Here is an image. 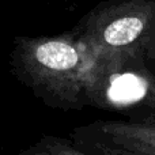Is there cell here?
<instances>
[{
  "label": "cell",
  "instance_id": "1",
  "mask_svg": "<svg viewBox=\"0 0 155 155\" xmlns=\"http://www.w3.org/2000/svg\"><path fill=\"white\" fill-rule=\"evenodd\" d=\"M94 57L74 30L56 35H16L11 72L35 98L64 112L87 107V80Z\"/></svg>",
  "mask_w": 155,
  "mask_h": 155
},
{
  "label": "cell",
  "instance_id": "2",
  "mask_svg": "<svg viewBox=\"0 0 155 155\" xmlns=\"http://www.w3.org/2000/svg\"><path fill=\"white\" fill-rule=\"evenodd\" d=\"M72 30L94 59L146 54L155 38V0H104Z\"/></svg>",
  "mask_w": 155,
  "mask_h": 155
},
{
  "label": "cell",
  "instance_id": "3",
  "mask_svg": "<svg viewBox=\"0 0 155 155\" xmlns=\"http://www.w3.org/2000/svg\"><path fill=\"white\" fill-rule=\"evenodd\" d=\"M87 105L132 121H155V67L144 53L94 59Z\"/></svg>",
  "mask_w": 155,
  "mask_h": 155
},
{
  "label": "cell",
  "instance_id": "4",
  "mask_svg": "<svg viewBox=\"0 0 155 155\" xmlns=\"http://www.w3.org/2000/svg\"><path fill=\"white\" fill-rule=\"evenodd\" d=\"M70 139L90 155H155V121L95 120L74 128Z\"/></svg>",
  "mask_w": 155,
  "mask_h": 155
},
{
  "label": "cell",
  "instance_id": "5",
  "mask_svg": "<svg viewBox=\"0 0 155 155\" xmlns=\"http://www.w3.org/2000/svg\"><path fill=\"white\" fill-rule=\"evenodd\" d=\"M16 155H90L79 150L71 139L46 135Z\"/></svg>",
  "mask_w": 155,
  "mask_h": 155
},
{
  "label": "cell",
  "instance_id": "6",
  "mask_svg": "<svg viewBox=\"0 0 155 155\" xmlns=\"http://www.w3.org/2000/svg\"><path fill=\"white\" fill-rule=\"evenodd\" d=\"M146 60L148 64H151L153 67H155V38L151 41V44L147 46L146 51Z\"/></svg>",
  "mask_w": 155,
  "mask_h": 155
}]
</instances>
